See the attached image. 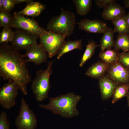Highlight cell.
Returning a JSON list of instances; mask_svg holds the SVG:
<instances>
[{
	"instance_id": "1",
	"label": "cell",
	"mask_w": 129,
	"mask_h": 129,
	"mask_svg": "<svg viewBox=\"0 0 129 129\" xmlns=\"http://www.w3.org/2000/svg\"><path fill=\"white\" fill-rule=\"evenodd\" d=\"M24 58L11 45L7 43L0 45V77L15 84L22 93L26 95L27 86L32 79Z\"/></svg>"
},
{
	"instance_id": "2",
	"label": "cell",
	"mask_w": 129,
	"mask_h": 129,
	"mask_svg": "<svg viewBox=\"0 0 129 129\" xmlns=\"http://www.w3.org/2000/svg\"><path fill=\"white\" fill-rule=\"evenodd\" d=\"M81 98L80 95H76L73 92H69L49 98L48 103L46 105L39 104V106L64 118H73L79 114L77 106Z\"/></svg>"
},
{
	"instance_id": "3",
	"label": "cell",
	"mask_w": 129,
	"mask_h": 129,
	"mask_svg": "<svg viewBox=\"0 0 129 129\" xmlns=\"http://www.w3.org/2000/svg\"><path fill=\"white\" fill-rule=\"evenodd\" d=\"M61 12L59 16L53 17L47 25L48 31L69 37L75 30V16L71 12L61 8Z\"/></svg>"
},
{
	"instance_id": "4",
	"label": "cell",
	"mask_w": 129,
	"mask_h": 129,
	"mask_svg": "<svg viewBox=\"0 0 129 129\" xmlns=\"http://www.w3.org/2000/svg\"><path fill=\"white\" fill-rule=\"evenodd\" d=\"M53 63V61L48 62L46 70H38L36 77L32 81L31 89L38 102H42L48 98V94L51 87L49 78L52 72Z\"/></svg>"
},
{
	"instance_id": "5",
	"label": "cell",
	"mask_w": 129,
	"mask_h": 129,
	"mask_svg": "<svg viewBox=\"0 0 129 129\" xmlns=\"http://www.w3.org/2000/svg\"><path fill=\"white\" fill-rule=\"evenodd\" d=\"M39 37L40 44L47 52L48 57L51 58L58 54L65 42L66 37L46 30Z\"/></svg>"
},
{
	"instance_id": "6",
	"label": "cell",
	"mask_w": 129,
	"mask_h": 129,
	"mask_svg": "<svg viewBox=\"0 0 129 129\" xmlns=\"http://www.w3.org/2000/svg\"><path fill=\"white\" fill-rule=\"evenodd\" d=\"M37 121L35 115L23 98L21 99L19 114L15 119L18 129H35Z\"/></svg>"
},
{
	"instance_id": "7",
	"label": "cell",
	"mask_w": 129,
	"mask_h": 129,
	"mask_svg": "<svg viewBox=\"0 0 129 129\" xmlns=\"http://www.w3.org/2000/svg\"><path fill=\"white\" fill-rule=\"evenodd\" d=\"M13 16L12 27L30 32L38 37L46 31L33 19L28 18L16 12L14 13Z\"/></svg>"
},
{
	"instance_id": "8",
	"label": "cell",
	"mask_w": 129,
	"mask_h": 129,
	"mask_svg": "<svg viewBox=\"0 0 129 129\" xmlns=\"http://www.w3.org/2000/svg\"><path fill=\"white\" fill-rule=\"evenodd\" d=\"M19 89L14 83L9 82L4 85L0 89V104L3 108L9 109L16 104V99Z\"/></svg>"
},
{
	"instance_id": "9",
	"label": "cell",
	"mask_w": 129,
	"mask_h": 129,
	"mask_svg": "<svg viewBox=\"0 0 129 129\" xmlns=\"http://www.w3.org/2000/svg\"><path fill=\"white\" fill-rule=\"evenodd\" d=\"M14 32V38L11 42V45L17 51L26 50L37 43L38 37L32 33L19 29H16Z\"/></svg>"
},
{
	"instance_id": "10",
	"label": "cell",
	"mask_w": 129,
	"mask_h": 129,
	"mask_svg": "<svg viewBox=\"0 0 129 129\" xmlns=\"http://www.w3.org/2000/svg\"><path fill=\"white\" fill-rule=\"evenodd\" d=\"M108 72V77L116 83L129 82V69L118 62L109 65Z\"/></svg>"
},
{
	"instance_id": "11",
	"label": "cell",
	"mask_w": 129,
	"mask_h": 129,
	"mask_svg": "<svg viewBox=\"0 0 129 129\" xmlns=\"http://www.w3.org/2000/svg\"><path fill=\"white\" fill-rule=\"evenodd\" d=\"M26 50L25 53L22 56L23 58H28L26 60V62H32L38 65L46 62L47 59V53L40 44L35 43Z\"/></svg>"
},
{
	"instance_id": "12",
	"label": "cell",
	"mask_w": 129,
	"mask_h": 129,
	"mask_svg": "<svg viewBox=\"0 0 129 129\" xmlns=\"http://www.w3.org/2000/svg\"><path fill=\"white\" fill-rule=\"evenodd\" d=\"M80 30L92 33H103L108 28L107 24L98 19H82L77 23Z\"/></svg>"
},
{
	"instance_id": "13",
	"label": "cell",
	"mask_w": 129,
	"mask_h": 129,
	"mask_svg": "<svg viewBox=\"0 0 129 129\" xmlns=\"http://www.w3.org/2000/svg\"><path fill=\"white\" fill-rule=\"evenodd\" d=\"M125 13L124 9L115 1L104 8L102 16L105 19L112 21L125 15Z\"/></svg>"
},
{
	"instance_id": "14",
	"label": "cell",
	"mask_w": 129,
	"mask_h": 129,
	"mask_svg": "<svg viewBox=\"0 0 129 129\" xmlns=\"http://www.w3.org/2000/svg\"><path fill=\"white\" fill-rule=\"evenodd\" d=\"M116 83L108 76H104L100 78L99 85L103 100L107 99L111 97L117 86Z\"/></svg>"
},
{
	"instance_id": "15",
	"label": "cell",
	"mask_w": 129,
	"mask_h": 129,
	"mask_svg": "<svg viewBox=\"0 0 129 129\" xmlns=\"http://www.w3.org/2000/svg\"><path fill=\"white\" fill-rule=\"evenodd\" d=\"M45 8V5L40 2L32 1L27 3L25 7L18 12L23 16L33 17L39 16Z\"/></svg>"
},
{
	"instance_id": "16",
	"label": "cell",
	"mask_w": 129,
	"mask_h": 129,
	"mask_svg": "<svg viewBox=\"0 0 129 129\" xmlns=\"http://www.w3.org/2000/svg\"><path fill=\"white\" fill-rule=\"evenodd\" d=\"M109 65L103 61H98L91 66L86 74L92 78H98L101 77L108 70Z\"/></svg>"
},
{
	"instance_id": "17",
	"label": "cell",
	"mask_w": 129,
	"mask_h": 129,
	"mask_svg": "<svg viewBox=\"0 0 129 129\" xmlns=\"http://www.w3.org/2000/svg\"><path fill=\"white\" fill-rule=\"evenodd\" d=\"M115 32L112 28L108 27L100 40L101 51L110 49L114 45L113 38Z\"/></svg>"
},
{
	"instance_id": "18",
	"label": "cell",
	"mask_w": 129,
	"mask_h": 129,
	"mask_svg": "<svg viewBox=\"0 0 129 129\" xmlns=\"http://www.w3.org/2000/svg\"><path fill=\"white\" fill-rule=\"evenodd\" d=\"M83 39L65 42L60 51L58 54L57 59H59L64 54L74 49H82V42Z\"/></svg>"
},
{
	"instance_id": "19",
	"label": "cell",
	"mask_w": 129,
	"mask_h": 129,
	"mask_svg": "<svg viewBox=\"0 0 129 129\" xmlns=\"http://www.w3.org/2000/svg\"><path fill=\"white\" fill-rule=\"evenodd\" d=\"M114 27L115 32L118 33L119 34L128 33L129 28L128 26L125 15L112 21Z\"/></svg>"
},
{
	"instance_id": "20",
	"label": "cell",
	"mask_w": 129,
	"mask_h": 129,
	"mask_svg": "<svg viewBox=\"0 0 129 129\" xmlns=\"http://www.w3.org/2000/svg\"><path fill=\"white\" fill-rule=\"evenodd\" d=\"M99 57L103 62L110 65L117 61L118 55L115 50L110 49L101 51Z\"/></svg>"
},
{
	"instance_id": "21",
	"label": "cell",
	"mask_w": 129,
	"mask_h": 129,
	"mask_svg": "<svg viewBox=\"0 0 129 129\" xmlns=\"http://www.w3.org/2000/svg\"><path fill=\"white\" fill-rule=\"evenodd\" d=\"M129 90V82L121 84L117 86L113 94L112 103H115L118 101L126 96Z\"/></svg>"
},
{
	"instance_id": "22",
	"label": "cell",
	"mask_w": 129,
	"mask_h": 129,
	"mask_svg": "<svg viewBox=\"0 0 129 129\" xmlns=\"http://www.w3.org/2000/svg\"><path fill=\"white\" fill-rule=\"evenodd\" d=\"M114 45L116 51L122 49L123 52H127L129 49V34H119Z\"/></svg>"
},
{
	"instance_id": "23",
	"label": "cell",
	"mask_w": 129,
	"mask_h": 129,
	"mask_svg": "<svg viewBox=\"0 0 129 129\" xmlns=\"http://www.w3.org/2000/svg\"><path fill=\"white\" fill-rule=\"evenodd\" d=\"M91 0H73L77 14L80 15L85 16L90 11L91 5Z\"/></svg>"
},
{
	"instance_id": "24",
	"label": "cell",
	"mask_w": 129,
	"mask_h": 129,
	"mask_svg": "<svg viewBox=\"0 0 129 129\" xmlns=\"http://www.w3.org/2000/svg\"><path fill=\"white\" fill-rule=\"evenodd\" d=\"M98 46L94 41L91 40L88 41L79 64L80 67H82L85 63L92 57L94 53L96 48Z\"/></svg>"
},
{
	"instance_id": "25",
	"label": "cell",
	"mask_w": 129,
	"mask_h": 129,
	"mask_svg": "<svg viewBox=\"0 0 129 129\" xmlns=\"http://www.w3.org/2000/svg\"><path fill=\"white\" fill-rule=\"evenodd\" d=\"M13 16L10 12L0 11V27H12Z\"/></svg>"
},
{
	"instance_id": "26",
	"label": "cell",
	"mask_w": 129,
	"mask_h": 129,
	"mask_svg": "<svg viewBox=\"0 0 129 129\" xmlns=\"http://www.w3.org/2000/svg\"><path fill=\"white\" fill-rule=\"evenodd\" d=\"M14 32L10 27H4L0 33V43L2 44L11 42L14 36Z\"/></svg>"
},
{
	"instance_id": "27",
	"label": "cell",
	"mask_w": 129,
	"mask_h": 129,
	"mask_svg": "<svg viewBox=\"0 0 129 129\" xmlns=\"http://www.w3.org/2000/svg\"><path fill=\"white\" fill-rule=\"evenodd\" d=\"M118 62L129 69V52H123L118 54Z\"/></svg>"
},
{
	"instance_id": "28",
	"label": "cell",
	"mask_w": 129,
	"mask_h": 129,
	"mask_svg": "<svg viewBox=\"0 0 129 129\" xmlns=\"http://www.w3.org/2000/svg\"><path fill=\"white\" fill-rule=\"evenodd\" d=\"M10 126L7 114L2 111L0 115V129H10Z\"/></svg>"
},
{
	"instance_id": "29",
	"label": "cell",
	"mask_w": 129,
	"mask_h": 129,
	"mask_svg": "<svg viewBox=\"0 0 129 129\" xmlns=\"http://www.w3.org/2000/svg\"><path fill=\"white\" fill-rule=\"evenodd\" d=\"M15 5L14 0H4V11L10 12Z\"/></svg>"
},
{
	"instance_id": "30",
	"label": "cell",
	"mask_w": 129,
	"mask_h": 129,
	"mask_svg": "<svg viewBox=\"0 0 129 129\" xmlns=\"http://www.w3.org/2000/svg\"><path fill=\"white\" fill-rule=\"evenodd\" d=\"M114 0H96L95 4L99 7L104 8L110 3L115 2Z\"/></svg>"
},
{
	"instance_id": "31",
	"label": "cell",
	"mask_w": 129,
	"mask_h": 129,
	"mask_svg": "<svg viewBox=\"0 0 129 129\" xmlns=\"http://www.w3.org/2000/svg\"><path fill=\"white\" fill-rule=\"evenodd\" d=\"M31 0H14L15 4L24 3H27L32 1Z\"/></svg>"
},
{
	"instance_id": "32",
	"label": "cell",
	"mask_w": 129,
	"mask_h": 129,
	"mask_svg": "<svg viewBox=\"0 0 129 129\" xmlns=\"http://www.w3.org/2000/svg\"><path fill=\"white\" fill-rule=\"evenodd\" d=\"M4 10V0H0V11Z\"/></svg>"
},
{
	"instance_id": "33",
	"label": "cell",
	"mask_w": 129,
	"mask_h": 129,
	"mask_svg": "<svg viewBox=\"0 0 129 129\" xmlns=\"http://www.w3.org/2000/svg\"><path fill=\"white\" fill-rule=\"evenodd\" d=\"M123 3L125 7L129 8V0H124Z\"/></svg>"
},
{
	"instance_id": "34",
	"label": "cell",
	"mask_w": 129,
	"mask_h": 129,
	"mask_svg": "<svg viewBox=\"0 0 129 129\" xmlns=\"http://www.w3.org/2000/svg\"><path fill=\"white\" fill-rule=\"evenodd\" d=\"M126 18L127 24L129 28V12L126 15Z\"/></svg>"
},
{
	"instance_id": "35",
	"label": "cell",
	"mask_w": 129,
	"mask_h": 129,
	"mask_svg": "<svg viewBox=\"0 0 129 129\" xmlns=\"http://www.w3.org/2000/svg\"><path fill=\"white\" fill-rule=\"evenodd\" d=\"M126 97H127L128 105L129 107V92L128 93Z\"/></svg>"
},
{
	"instance_id": "36",
	"label": "cell",
	"mask_w": 129,
	"mask_h": 129,
	"mask_svg": "<svg viewBox=\"0 0 129 129\" xmlns=\"http://www.w3.org/2000/svg\"><path fill=\"white\" fill-rule=\"evenodd\" d=\"M129 51V49L128 50V51Z\"/></svg>"
},
{
	"instance_id": "37",
	"label": "cell",
	"mask_w": 129,
	"mask_h": 129,
	"mask_svg": "<svg viewBox=\"0 0 129 129\" xmlns=\"http://www.w3.org/2000/svg\"></svg>"
}]
</instances>
